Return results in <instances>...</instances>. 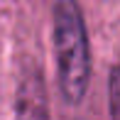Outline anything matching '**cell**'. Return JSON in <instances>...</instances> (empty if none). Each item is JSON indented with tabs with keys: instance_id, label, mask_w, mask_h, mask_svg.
Listing matches in <instances>:
<instances>
[{
	"instance_id": "cell-1",
	"label": "cell",
	"mask_w": 120,
	"mask_h": 120,
	"mask_svg": "<svg viewBox=\"0 0 120 120\" xmlns=\"http://www.w3.org/2000/svg\"><path fill=\"white\" fill-rule=\"evenodd\" d=\"M52 37L59 88L69 103H81L91 81V47L83 12L76 0H56Z\"/></svg>"
},
{
	"instance_id": "cell-2",
	"label": "cell",
	"mask_w": 120,
	"mask_h": 120,
	"mask_svg": "<svg viewBox=\"0 0 120 120\" xmlns=\"http://www.w3.org/2000/svg\"><path fill=\"white\" fill-rule=\"evenodd\" d=\"M12 120H49V98L44 74L34 61H25L20 69L12 103Z\"/></svg>"
},
{
	"instance_id": "cell-3",
	"label": "cell",
	"mask_w": 120,
	"mask_h": 120,
	"mask_svg": "<svg viewBox=\"0 0 120 120\" xmlns=\"http://www.w3.org/2000/svg\"><path fill=\"white\" fill-rule=\"evenodd\" d=\"M108 105L110 120H120V64H115L108 76Z\"/></svg>"
}]
</instances>
